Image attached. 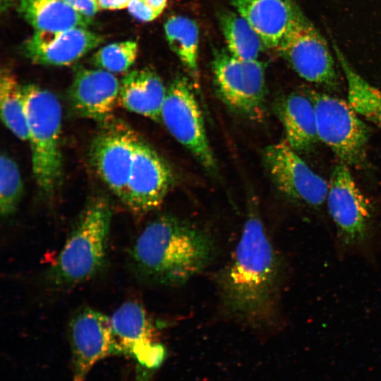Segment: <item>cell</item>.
Here are the masks:
<instances>
[{"mask_svg": "<svg viewBox=\"0 0 381 381\" xmlns=\"http://www.w3.org/2000/svg\"><path fill=\"white\" fill-rule=\"evenodd\" d=\"M279 259L255 210L246 219L231 259L222 271V304L233 318L257 327L276 316L279 284Z\"/></svg>", "mask_w": 381, "mask_h": 381, "instance_id": "6da1fadb", "label": "cell"}, {"mask_svg": "<svg viewBox=\"0 0 381 381\" xmlns=\"http://www.w3.org/2000/svg\"><path fill=\"white\" fill-rule=\"evenodd\" d=\"M214 242L200 228L170 215L159 216L143 229L130 251L136 276L145 282L184 283L212 260Z\"/></svg>", "mask_w": 381, "mask_h": 381, "instance_id": "7a4b0ae2", "label": "cell"}, {"mask_svg": "<svg viewBox=\"0 0 381 381\" xmlns=\"http://www.w3.org/2000/svg\"><path fill=\"white\" fill-rule=\"evenodd\" d=\"M112 210L107 198L93 197L75 220L48 271L51 284L69 288L83 283L105 265Z\"/></svg>", "mask_w": 381, "mask_h": 381, "instance_id": "3957f363", "label": "cell"}, {"mask_svg": "<svg viewBox=\"0 0 381 381\" xmlns=\"http://www.w3.org/2000/svg\"><path fill=\"white\" fill-rule=\"evenodd\" d=\"M23 86L33 176L41 192L51 195L62 174L61 106L49 90L35 84Z\"/></svg>", "mask_w": 381, "mask_h": 381, "instance_id": "277c9868", "label": "cell"}, {"mask_svg": "<svg viewBox=\"0 0 381 381\" xmlns=\"http://www.w3.org/2000/svg\"><path fill=\"white\" fill-rule=\"evenodd\" d=\"M318 138L348 166L365 162L369 130L348 102L325 93L310 92Z\"/></svg>", "mask_w": 381, "mask_h": 381, "instance_id": "5b68a950", "label": "cell"}, {"mask_svg": "<svg viewBox=\"0 0 381 381\" xmlns=\"http://www.w3.org/2000/svg\"><path fill=\"white\" fill-rule=\"evenodd\" d=\"M161 123L205 169L212 174L217 172V165L207 136L201 110L192 86L182 76L176 77L167 87Z\"/></svg>", "mask_w": 381, "mask_h": 381, "instance_id": "8992f818", "label": "cell"}, {"mask_svg": "<svg viewBox=\"0 0 381 381\" xmlns=\"http://www.w3.org/2000/svg\"><path fill=\"white\" fill-rule=\"evenodd\" d=\"M212 70L217 92L231 110L251 119L264 116L266 85L262 63L220 51L214 54Z\"/></svg>", "mask_w": 381, "mask_h": 381, "instance_id": "52a82bcc", "label": "cell"}, {"mask_svg": "<svg viewBox=\"0 0 381 381\" xmlns=\"http://www.w3.org/2000/svg\"><path fill=\"white\" fill-rule=\"evenodd\" d=\"M326 201L340 241L349 247L365 242L373 227L372 207L342 162L332 171Z\"/></svg>", "mask_w": 381, "mask_h": 381, "instance_id": "ba28073f", "label": "cell"}, {"mask_svg": "<svg viewBox=\"0 0 381 381\" xmlns=\"http://www.w3.org/2000/svg\"><path fill=\"white\" fill-rule=\"evenodd\" d=\"M277 49L304 80L327 86L336 84L334 62L327 44L297 6Z\"/></svg>", "mask_w": 381, "mask_h": 381, "instance_id": "9c48e42d", "label": "cell"}, {"mask_svg": "<svg viewBox=\"0 0 381 381\" xmlns=\"http://www.w3.org/2000/svg\"><path fill=\"white\" fill-rule=\"evenodd\" d=\"M102 123L90 145V161L102 181L123 201L140 137L120 119L111 117Z\"/></svg>", "mask_w": 381, "mask_h": 381, "instance_id": "30bf717a", "label": "cell"}, {"mask_svg": "<svg viewBox=\"0 0 381 381\" xmlns=\"http://www.w3.org/2000/svg\"><path fill=\"white\" fill-rule=\"evenodd\" d=\"M263 159L276 188L289 199L311 207H320L327 200L329 183L286 140L267 147Z\"/></svg>", "mask_w": 381, "mask_h": 381, "instance_id": "8fae6325", "label": "cell"}, {"mask_svg": "<svg viewBox=\"0 0 381 381\" xmlns=\"http://www.w3.org/2000/svg\"><path fill=\"white\" fill-rule=\"evenodd\" d=\"M68 334L73 363L72 381H85L92 366L112 355H123L114 337L110 317L83 307L71 317Z\"/></svg>", "mask_w": 381, "mask_h": 381, "instance_id": "7c38bea8", "label": "cell"}, {"mask_svg": "<svg viewBox=\"0 0 381 381\" xmlns=\"http://www.w3.org/2000/svg\"><path fill=\"white\" fill-rule=\"evenodd\" d=\"M174 182L169 164L140 138L122 202L134 213L144 214L163 202Z\"/></svg>", "mask_w": 381, "mask_h": 381, "instance_id": "4fadbf2b", "label": "cell"}, {"mask_svg": "<svg viewBox=\"0 0 381 381\" xmlns=\"http://www.w3.org/2000/svg\"><path fill=\"white\" fill-rule=\"evenodd\" d=\"M110 319L123 355L133 358L145 368L154 369L162 364L164 348L155 341L153 326L140 303L134 301L123 303Z\"/></svg>", "mask_w": 381, "mask_h": 381, "instance_id": "5bb4252c", "label": "cell"}, {"mask_svg": "<svg viewBox=\"0 0 381 381\" xmlns=\"http://www.w3.org/2000/svg\"><path fill=\"white\" fill-rule=\"evenodd\" d=\"M103 42L102 35L87 28L35 31L23 42L22 51L35 64L64 66L76 62Z\"/></svg>", "mask_w": 381, "mask_h": 381, "instance_id": "9a60e30c", "label": "cell"}, {"mask_svg": "<svg viewBox=\"0 0 381 381\" xmlns=\"http://www.w3.org/2000/svg\"><path fill=\"white\" fill-rule=\"evenodd\" d=\"M120 81L100 68H79L68 91L73 111L79 116L104 122L119 102Z\"/></svg>", "mask_w": 381, "mask_h": 381, "instance_id": "2e32d148", "label": "cell"}, {"mask_svg": "<svg viewBox=\"0 0 381 381\" xmlns=\"http://www.w3.org/2000/svg\"><path fill=\"white\" fill-rule=\"evenodd\" d=\"M267 48H277L293 20L295 6L284 0H231Z\"/></svg>", "mask_w": 381, "mask_h": 381, "instance_id": "e0dca14e", "label": "cell"}, {"mask_svg": "<svg viewBox=\"0 0 381 381\" xmlns=\"http://www.w3.org/2000/svg\"><path fill=\"white\" fill-rule=\"evenodd\" d=\"M166 93L167 87L155 71L133 70L120 81L119 102L129 111L161 122Z\"/></svg>", "mask_w": 381, "mask_h": 381, "instance_id": "ac0fdd59", "label": "cell"}, {"mask_svg": "<svg viewBox=\"0 0 381 381\" xmlns=\"http://www.w3.org/2000/svg\"><path fill=\"white\" fill-rule=\"evenodd\" d=\"M276 109L286 142L297 152L310 150L319 140L315 110L310 97L292 92L280 99Z\"/></svg>", "mask_w": 381, "mask_h": 381, "instance_id": "d6986e66", "label": "cell"}, {"mask_svg": "<svg viewBox=\"0 0 381 381\" xmlns=\"http://www.w3.org/2000/svg\"><path fill=\"white\" fill-rule=\"evenodd\" d=\"M18 11L35 31L87 28L92 23L64 0H19Z\"/></svg>", "mask_w": 381, "mask_h": 381, "instance_id": "ffe728a7", "label": "cell"}, {"mask_svg": "<svg viewBox=\"0 0 381 381\" xmlns=\"http://www.w3.org/2000/svg\"><path fill=\"white\" fill-rule=\"evenodd\" d=\"M0 114L5 126L19 140L28 141V128L24 86L8 69L0 78Z\"/></svg>", "mask_w": 381, "mask_h": 381, "instance_id": "44dd1931", "label": "cell"}, {"mask_svg": "<svg viewBox=\"0 0 381 381\" xmlns=\"http://www.w3.org/2000/svg\"><path fill=\"white\" fill-rule=\"evenodd\" d=\"M334 50L346 77L348 103L358 115L381 128V90L362 78L336 46Z\"/></svg>", "mask_w": 381, "mask_h": 381, "instance_id": "7402d4cb", "label": "cell"}, {"mask_svg": "<svg viewBox=\"0 0 381 381\" xmlns=\"http://www.w3.org/2000/svg\"><path fill=\"white\" fill-rule=\"evenodd\" d=\"M219 23L229 52L242 60H257L265 46L247 20L238 13L224 11L219 16Z\"/></svg>", "mask_w": 381, "mask_h": 381, "instance_id": "603a6c76", "label": "cell"}, {"mask_svg": "<svg viewBox=\"0 0 381 381\" xmlns=\"http://www.w3.org/2000/svg\"><path fill=\"white\" fill-rule=\"evenodd\" d=\"M171 49L194 76L198 73V28L195 21L181 16L170 17L164 24Z\"/></svg>", "mask_w": 381, "mask_h": 381, "instance_id": "cb8c5ba5", "label": "cell"}, {"mask_svg": "<svg viewBox=\"0 0 381 381\" xmlns=\"http://www.w3.org/2000/svg\"><path fill=\"white\" fill-rule=\"evenodd\" d=\"M23 183L16 162L7 153L0 157V211L2 217L14 214L20 204Z\"/></svg>", "mask_w": 381, "mask_h": 381, "instance_id": "d4e9b609", "label": "cell"}, {"mask_svg": "<svg viewBox=\"0 0 381 381\" xmlns=\"http://www.w3.org/2000/svg\"><path fill=\"white\" fill-rule=\"evenodd\" d=\"M138 52L136 42L127 40L104 46L95 52L91 64L113 74L128 72L134 64Z\"/></svg>", "mask_w": 381, "mask_h": 381, "instance_id": "484cf974", "label": "cell"}, {"mask_svg": "<svg viewBox=\"0 0 381 381\" xmlns=\"http://www.w3.org/2000/svg\"><path fill=\"white\" fill-rule=\"evenodd\" d=\"M128 10L135 18L143 22H150L159 15L143 0H131Z\"/></svg>", "mask_w": 381, "mask_h": 381, "instance_id": "4316f807", "label": "cell"}, {"mask_svg": "<svg viewBox=\"0 0 381 381\" xmlns=\"http://www.w3.org/2000/svg\"><path fill=\"white\" fill-rule=\"evenodd\" d=\"M80 14L92 18L99 10L97 0H64Z\"/></svg>", "mask_w": 381, "mask_h": 381, "instance_id": "83f0119b", "label": "cell"}, {"mask_svg": "<svg viewBox=\"0 0 381 381\" xmlns=\"http://www.w3.org/2000/svg\"><path fill=\"white\" fill-rule=\"evenodd\" d=\"M131 0H97L99 10H121L127 8Z\"/></svg>", "mask_w": 381, "mask_h": 381, "instance_id": "f1b7e54d", "label": "cell"}, {"mask_svg": "<svg viewBox=\"0 0 381 381\" xmlns=\"http://www.w3.org/2000/svg\"><path fill=\"white\" fill-rule=\"evenodd\" d=\"M155 11L160 15L165 8L167 0H143Z\"/></svg>", "mask_w": 381, "mask_h": 381, "instance_id": "f546056e", "label": "cell"}, {"mask_svg": "<svg viewBox=\"0 0 381 381\" xmlns=\"http://www.w3.org/2000/svg\"><path fill=\"white\" fill-rule=\"evenodd\" d=\"M13 0H1V11L6 10L10 6Z\"/></svg>", "mask_w": 381, "mask_h": 381, "instance_id": "4dcf8cb0", "label": "cell"}]
</instances>
